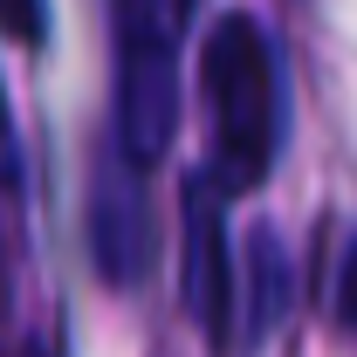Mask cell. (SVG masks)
Wrapping results in <instances>:
<instances>
[{"mask_svg":"<svg viewBox=\"0 0 357 357\" xmlns=\"http://www.w3.org/2000/svg\"><path fill=\"white\" fill-rule=\"evenodd\" d=\"M206 103H213V192H248L282 151V62L255 14H220L206 28Z\"/></svg>","mask_w":357,"mask_h":357,"instance_id":"1","label":"cell"},{"mask_svg":"<svg viewBox=\"0 0 357 357\" xmlns=\"http://www.w3.org/2000/svg\"><path fill=\"white\" fill-rule=\"evenodd\" d=\"M192 0H117V151L151 172L178 124V42Z\"/></svg>","mask_w":357,"mask_h":357,"instance_id":"2","label":"cell"},{"mask_svg":"<svg viewBox=\"0 0 357 357\" xmlns=\"http://www.w3.org/2000/svg\"><path fill=\"white\" fill-rule=\"evenodd\" d=\"M89 255L103 268V282L131 289L151 268V206H144V172L117 151L96 185H89Z\"/></svg>","mask_w":357,"mask_h":357,"instance_id":"3","label":"cell"},{"mask_svg":"<svg viewBox=\"0 0 357 357\" xmlns=\"http://www.w3.org/2000/svg\"><path fill=\"white\" fill-rule=\"evenodd\" d=\"M185 310L199 316V330L227 344V316H234V255L220 234V192L206 178H192L185 192Z\"/></svg>","mask_w":357,"mask_h":357,"instance_id":"4","label":"cell"},{"mask_svg":"<svg viewBox=\"0 0 357 357\" xmlns=\"http://www.w3.org/2000/svg\"><path fill=\"white\" fill-rule=\"evenodd\" d=\"M289 303V268H282V248L275 234H255L248 261H234V316H227V351H255L275 316Z\"/></svg>","mask_w":357,"mask_h":357,"instance_id":"5","label":"cell"},{"mask_svg":"<svg viewBox=\"0 0 357 357\" xmlns=\"http://www.w3.org/2000/svg\"><path fill=\"white\" fill-rule=\"evenodd\" d=\"M48 14L42 0H0V35H14V42H42Z\"/></svg>","mask_w":357,"mask_h":357,"instance_id":"6","label":"cell"},{"mask_svg":"<svg viewBox=\"0 0 357 357\" xmlns=\"http://www.w3.org/2000/svg\"><path fill=\"white\" fill-rule=\"evenodd\" d=\"M337 323L357 330V241H351V255H344V275H337Z\"/></svg>","mask_w":357,"mask_h":357,"instance_id":"7","label":"cell"},{"mask_svg":"<svg viewBox=\"0 0 357 357\" xmlns=\"http://www.w3.org/2000/svg\"><path fill=\"white\" fill-rule=\"evenodd\" d=\"M0 131H7V96H0Z\"/></svg>","mask_w":357,"mask_h":357,"instance_id":"8","label":"cell"},{"mask_svg":"<svg viewBox=\"0 0 357 357\" xmlns=\"http://www.w3.org/2000/svg\"><path fill=\"white\" fill-rule=\"evenodd\" d=\"M28 357H42V351H28Z\"/></svg>","mask_w":357,"mask_h":357,"instance_id":"9","label":"cell"}]
</instances>
